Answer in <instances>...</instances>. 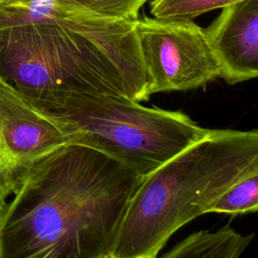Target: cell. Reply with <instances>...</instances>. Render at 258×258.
Masks as SVG:
<instances>
[{
    "mask_svg": "<svg viewBox=\"0 0 258 258\" xmlns=\"http://www.w3.org/2000/svg\"><path fill=\"white\" fill-rule=\"evenodd\" d=\"M239 1L242 0H152L150 14L164 20H194L202 14Z\"/></svg>",
    "mask_w": 258,
    "mask_h": 258,
    "instance_id": "cell-11",
    "label": "cell"
},
{
    "mask_svg": "<svg viewBox=\"0 0 258 258\" xmlns=\"http://www.w3.org/2000/svg\"><path fill=\"white\" fill-rule=\"evenodd\" d=\"M230 226L190 234L159 258H240L253 239ZM157 258V257H156Z\"/></svg>",
    "mask_w": 258,
    "mask_h": 258,
    "instance_id": "cell-8",
    "label": "cell"
},
{
    "mask_svg": "<svg viewBox=\"0 0 258 258\" xmlns=\"http://www.w3.org/2000/svg\"><path fill=\"white\" fill-rule=\"evenodd\" d=\"M140 180L96 149H54L0 206V258H106Z\"/></svg>",
    "mask_w": 258,
    "mask_h": 258,
    "instance_id": "cell-2",
    "label": "cell"
},
{
    "mask_svg": "<svg viewBox=\"0 0 258 258\" xmlns=\"http://www.w3.org/2000/svg\"><path fill=\"white\" fill-rule=\"evenodd\" d=\"M68 11L113 19L137 20L140 8L148 0H50Z\"/></svg>",
    "mask_w": 258,
    "mask_h": 258,
    "instance_id": "cell-9",
    "label": "cell"
},
{
    "mask_svg": "<svg viewBox=\"0 0 258 258\" xmlns=\"http://www.w3.org/2000/svg\"><path fill=\"white\" fill-rule=\"evenodd\" d=\"M135 27L149 96L195 90L220 78L205 28L194 20L144 17Z\"/></svg>",
    "mask_w": 258,
    "mask_h": 258,
    "instance_id": "cell-5",
    "label": "cell"
},
{
    "mask_svg": "<svg viewBox=\"0 0 258 258\" xmlns=\"http://www.w3.org/2000/svg\"><path fill=\"white\" fill-rule=\"evenodd\" d=\"M136 21L68 11L50 0L0 6V78L35 106L71 92L146 101Z\"/></svg>",
    "mask_w": 258,
    "mask_h": 258,
    "instance_id": "cell-1",
    "label": "cell"
},
{
    "mask_svg": "<svg viewBox=\"0 0 258 258\" xmlns=\"http://www.w3.org/2000/svg\"><path fill=\"white\" fill-rule=\"evenodd\" d=\"M205 32L221 79L236 85L258 76V0H242L223 8Z\"/></svg>",
    "mask_w": 258,
    "mask_h": 258,
    "instance_id": "cell-7",
    "label": "cell"
},
{
    "mask_svg": "<svg viewBox=\"0 0 258 258\" xmlns=\"http://www.w3.org/2000/svg\"><path fill=\"white\" fill-rule=\"evenodd\" d=\"M1 1H2V0H0V2H1Z\"/></svg>",
    "mask_w": 258,
    "mask_h": 258,
    "instance_id": "cell-12",
    "label": "cell"
},
{
    "mask_svg": "<svg viewBox=\"0 0 258 258\" xmlns=\"http://www.w3.org/2000/svg\"><path fill=\"white\" fill-rule=\"evenodd\" d=\"M258 210V171H253L228 188L215 203L210 213L243 215Z\"/></svg>",
    "mask_w": 258,
    "mask_h": 258,
    "instance_id": "cell-10",
    "label": "cell"
},
{
    "mask_svg": "<svg viewBox=\"0 0 258 258\" xmlns=\"http://www.w3.org/2000/svg\"><path fill=\"white\" fill-rule=\"evenodd\" d=\"M69 143L54 119L0 78V206L38 159Z\"/></svg>",
    "mask_w": 258,
    "mask_h": 258,
    "instance_id": "cell-6",
    "label": "cell"
},
{
    "mask_svg": "<svg viewBox=\"0 0 258 258\" xmlns=\"http://www.w3.org/2000/svg\"><path fill=\"white\" fill-rule=\"evenodd\" d=\"M36 107L58 123L71 143L96 149L141 178L211 131L180 111L114 95L71 92Z\"/></svg>",
    "mask_w": 258,
    "mask_h": 258,
    "instance_id": "cell-4",
    "label": "cell"
},
{
    "mask_svg": "<svg viewBox=\"0 0 258 258\" xmlns=\"http://www.w3.org/2000/svg\"><path fill=\"white\" fill-rule=\"evenodd\" d=\"M258 171V131L211 129L142 177L106 258H156L168 239Z\"/></svg>",
    "mask_w": 258,
    "mask_h": 258,
    "instance_id": "cell-3",
    "label": "cell"
}]
</instances>
